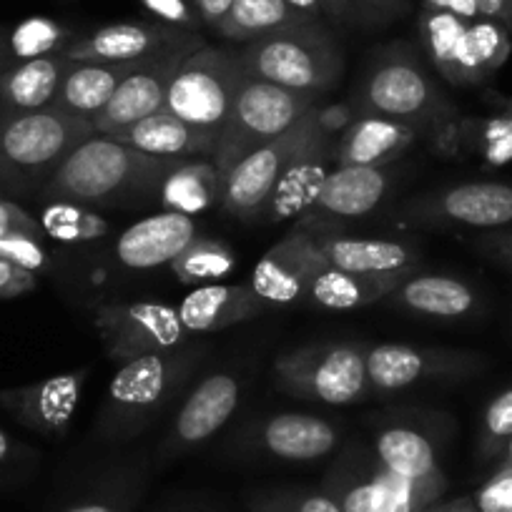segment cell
Masks as SVG:
<instances>
[{"label":"cell","mask_w":512,"mask_h":512,"mask_svg":"<svg viewBox=\"0 0 512 512\" xmlns=\"http://www.w3.org/2000/svg\"><path fill=\"white\" fill-rule=\"evenodd\" d=\"M344 121H352L347 108L314 106L307 134L289 159L287 169H284L282 179H279L277 189H274L272 199L264 209V221L277 224V221L302 214L304 209H312L319 186L329 174L327 161L334 159L332 136L337 134V126Z\"/></svg>","instance_id":"cell-10"},{"label":"cell","mask_w":512,"mask_h":512,"mask_svg":"<svg viewBox=\"0 0 512 512\" xmlns=\"http://www.w3.org/2000/svg\"><path fill=\"white\" fill-rule=\"evenodd\" d=\"M384 302L422 317L462 319L477 309V294L470 284L457 277L412 272Z\"/></svg>","instance_id":"cell-25"},{"label":"cell","mask_w":512,"mask_h":512,"mask_svg":"<svg viewBox=\"0 0 512 512\" xmlns=\"http://www.w3.org/2000/svg\"><path fill=\"white\" fill-rule=\"evenodd\" d=\"M502 465H510L512 467V437L510 442L505 445V460H502Z\"/></svg>","instance_id":"cell-59"},{"label":"cell","mask_w":512,"mask_h":512,"mask_svg":"<svg viewBox=\"0 0 512 512\" xmlns=\"http://www.w3.org/2000/svg\"><path fill=\"white\" fill-rule=\"evenodd\" d=\"M359 116H382L417 123L440 118L447 101L435 78L405 43L379 48L364 71L357 91Z\"/></svg>","instance_id":"cell-5"},{"label":"cell","mask_w":512,"mask_h":512,"mask_svg":"<svg viewBox=\"0 0 512 512\" xmlns=\"http://www.w3.org/2000/svg\"><path fill=\"white\" fill-rule=\"evenodd\" d=\"M430 512H475V502H472V497H460V500L447 502V505L437 507V510H430Z\"/></svg>","instance_id":"cell-54"},{"label":"cell","mask_w":512,"mask_h":512,"mask_svg":"<svg viewBox=\"0 0 512 512\" xmlns=\"http://www.w3.org/2000/svg\"><path fill=\"white\" fill-rule=\"evenodd\" d=\"M246 76L239 53L204 43L176 71L166 91L164 111L219 136Z\"/></svg>","instance_id":"cell-7"},{"label":"cell","mask_w":512,"mask_h":512,"mask_svg":"<svg viewBox=\"0 0 512 512\" xmlns=\"http://www.w3.org/2000/svg\"><path fill=\"white\" fill-rule=\"evenodd\" d=\"M179 161L184 159H161L131 149L111 136L93 134L58 166L41 196L73 204H121L128 199H144L161 189L164 176Z\"/></svg>","instance_id":"cell-1"},{"label":"cell","mask_w":512,"mask_h":512,"mask_svg":"<svg viewBox=\"0 0 512 512\" xmlns=\"http://www.w3.org/2000/svg\"><path fill=\"white\" fill-rule=\"evenodd\" d=\"M169 267L181 284L204 287L231 277L236 269V256L224 241L199 234Z\"/></svg>","instance_id":"cell-34"},{"label":"cell","mask_w":512,"mask_h":512,"mask_svg":"<svg viewBox=\"0 0 512 512\" xmlns=\"http://www.w3.org/2000/svg\"><path fill=\"white\" fill-rule=\"evenodd\" d=\"M93 134V121L58 106L0 111V189L41 194L58 166Z\"/></svg>","instance_id":"cell-2"},{"label":"cell","mask_w":512,"mask_h":512,"mask_svg":"<svg viewBox=\"0 0 512 512\" xmlns=\"http://www.w3.org/2000/svg\"><path fill=\"white\" fill-rule=\"evenodd\" d=\"M68 66L66 53L11 63L0 78V111L23 113L53 106Z\"/></svg>","instance_id":"cell-27"},{"label":"cell","mask_w":512,"mask_h":512,"mask_svg":"<svg viewBox=\"0 0 512 512\" xmlns=\"http://www.w3.org/2000/svg\"><path fill=\"white\" fill-rule=\"evenodd\" d=\"M512 437V387L500 392L495 400L487 405L485 417H482L480 432V452L485 457H495L497 452L505 450Z\"/></svg>","instance_id":"cell-38"},{"label":"cell","mask_w":512,"mask_h":512,"mask_svg":"<svg viewBox=\"0 0 512 512\" xmlns=\"http://www.w3.org/2000/svg\"><path fill=\"white\" fill-rule=\"evenodd\" d=\"M136 63H83L71 61L66 76H63L61 91H58L53 106L73 113V116L96 121L103 108L108 106L116 88Z\"/></svg>","instance_id":"cell-29"},{"label":"cell","mask_w":512,"mask_h":512,"mask_svg":"<svg viewBox=\"0 0 512 512\" xmlns=\"http://www.w3.org/2000/svg\"><path fill=\"white\" fill-rule=\"evenodd\" d=\"M387 174L374 166H337L327 174L319 186V194L309 209V219L314 216H364L384 199L387 194Z\"/></svg>","instance_id":"cell-24"},{"label":"cell","mask_w":512,"mask_h":512,"mask_svg":"<svg viewBox=\"0 0 512 512\" xmlns=\"http://www.w3.org/2000/svg\"><path fill=\"white\" fill-rule=\"evenodd\" d=\"M201 46H204V41L194 33L184 43H176V46L136 63L121 81V86L116 88V93H113L108 106L101 111V116L93 121L96 134L113 136L123 131V128L134 126L141 118L161 111L166 101V91H169L176 71Z\"/></svg>","instance_id":"cell-11"},{"label":"cell","mask_w":512,"mask_h":512,"mask_svg":"<svg viewBox=\"0 0 512 512\" xmlns=\"http://www.w3.org/2000/svg\"><path fill=\"white\" fill-rule=\"evenodd\" d=\"M141 3L146 11L154 13L161 23H169V26L184 28V31H196L199 26H204L196 8L191 6V0H141Z\"/></svg>","instance_id":"cell-43"},{"label":"cell","mask_w":512,"mask_h":512,"mask_svg":"<svg viewBox=\"0 0 512 512\" xmlns=\"http://www.w3.org/2000/svg\"><path fill=\"white\" fill-rule=\"evenodd\" d=\"M377 460L384 470L410 480H440L442 470L437 462L435 445L430 437L412 427H387L374 440Z\"/></svg>","instance_id":"cell-32"},{"label":"cell","mask_w":512,"mask_h":512,"mask_svg":"<svg viewBox=\"0 0 512 512\" xmlns=\"http://www.w3.org/2000/svg\"><path fill=\"white\" fill-rule=\"evenodd\" d=\"M482 251L490 254L492 259L502 262L505 267L512 269V231H497V234H487L480 241Z\"/></svg>","instance_id":"cell-48"},{"label":"cell","mask_w":512,"mask_h":512,"mask_svg":"<svg viewBox=\"0 0 512 512\" xmlns=\"http://www.w3.org/2000/svg\"><path fill=\"white\" fill-rule=\"evenodd\" d=\"M510 31L490 18H477L467 26V53L477 83L490 78L510 56Z\"/></svg>","instance_id":"cell-37"},{"label":"cell","mask_w":512,"mask_h":512,"mask_svg":"<svg viewBox=\"0 0 512 512\" xmlns=\"http://www.w3.org/2000/svg\"><path fill=\"white\" fill-rule=\"evenodd\" d=\"M410 0H354V21L369 28L384 26L400 16Z\"/></svg>","instance_id":"cell-45"},{"label":"cell","mask_w":512,"mask_h":512,"mask_svg":"<svg viewBox=\"0 0 512 512\" xmlns=\"http://www.w3.org/2000/svg\"><path fill=\"white\" fill-rule=\"evenodd\" d=\"M194 31L169 26V23H111L76 38L66 48L68 61L83 63H139L166 48L184 43Z\"/></svg>","instance_id":"cell-17"},{"label":"cell","mask_w":512,"mask_h":512,"mask_svg":"<svg viewBox=\"0 0 512 512\" xmlns=\"http://www.w3.org/2000/svg\"><path fill=\"white\" fill-rule=\"evenodd\" d=\"M86 377L88 369H73L23 387H8L0 390V407L28 430L61 435L81 405Z\"/></svg>","instance_id":"cell-16"},{"label":"cell","mask_w":512,"mask_h":512,"mask_svg":"<svg viewBox=\"0 0 512 512\" xmlns=\"http://www.w3.org/2000/svg\"><path fill=\"white\" fill-rule=\"evenodd\" d=\"M199 236L191 216L161 211L128 226L116 239L113 254L128 269H156L171 264Z\"/></svg>","instance_id":"cell-18"},{"label":"cell","mask_w":512,"mask_h":512,"mask_svg":"<svg viewBox=\"0 0 512 512\" xmlns=\"http://www.w3.org/2000/svg\"><path fill=\"white\" fill-rule=\"evenodd\" d=\"M417 139L415 123L382 116H357L347 123L342 139L334 144L337 166H374L400 159Z\"/></svg>","instance_id":"cell-20"},{"label":"cell","mask_w":512,"mask_h":512,"mask_svg":"<svg viewBox=\"0 0 512 512\" xmlns=\"http://www.w3.org/2000/svg\"><path fill=\"white\" fill-rule=\"evenodd\" d=\"M467 26L470 21H462L450 13L422 11L420 16L422 46L440 76L455 86H475L477 83L470 66V53H467Z\"/></svg>","instance_id":"cell-30"},{"label":"cell","mask_w":512,"mask_h":512,"mask_svg":"<svg viewBox=\"0 0 512 512\" xmlns=\"http://www.w3.org/2000/svg\"><path fill=\"white\" fill-rule=\"evenodd\" d=\"M482 367L480 354L457 349L410 347V344H377L367 349L369 390L397 392L425 379L462 377Z\"/></svg>","instance_id":"cell-14"},{"label":"cell","mask_w":512,"mask_h":512,"mask_svg":"<svg viewBox=\"0 0 512 512\" xmlns=\"http://www.w3.org/2000/svg\"><path fill=\"white\" fill-rule=\"evenodd\" d=\"M96 332L108 357L121 364L146 354L176 352L189 337L179 309L161 302L101 304L96 309Z\"/></svg>","instance_id":"cell-9"},{"label":"cell","mask_w":512,"mask_h":512,"mask_svg":"<svg viewBox=\"0 0 512 512\" xmlns=\"http://www.w3.org/2000/svg\"><path fill=\"white\" fill-rule=\"evenodd\" d=\"M0 256L13 262L16 267L38 274L48 267V251L43 249L41 236L13 234L0 239Z\"/></svg>","instance_id":"cell-41"},{"label":"cell","mask_w":512,"mask_h":512,"mask_svg":"<svg viewBox=\"0 0 512 512\" xmlns=\"http://www.w3.org/2000/svg\"><path fill=\"white\" fill-rule=\"evenodd\" d=\"M475 512H512V467L502 465L472 497Z\"/></svg>","instance_id":"cell-42"},{"label":"cell","mask_w":512,"mask_h":512,"mask_svg":"<svg viewBox=\"0 0 512 512\" xmlns=\"http://www.w3.org/2000/svg\"><path fill=\"white\" fill-rule=\"evenodd\" d=\"M292 512H344V510L339 507L337 500L314 492V495H304L299 497V500H294Z\"/></svg>","instance_id":"cell-51"},{"label":"cell","mask_w":512,"mask_h":512,"mask_svg":"<svg viewBox=\"0 0 512 512\" xmlns=\"http://www.w3.org/2000/svg\"><path fill=\"white\" fill-rule=\"evenodd\" d=\"M239 397V379L231 374L216 372L201 379L176 415L171 442L176 447H194L206 442L229 422V417L239 407Z\"/></svg>","instance_id":"cell-19"},{"label":"cell","mask_w":512,"mask_h":512,"mask_svg":"<svg viewBox=\"0 0 512 512\" xmlns=\"http://www.w3.org/2000/svg\"><path fill=\"white\" fill-rule=\"evenodd\" d=\"M239 58L251 78L319 98L337 86L344 71L342 48L322 23L284 28L244 43Z\"/></svg>","instance_id":"cell-3"},{"label":"cell","mask_w":512,"mask_h":512,"mask_svg":"<svg viewBox=\"0 0 512 512\" xmlns=\"http://www.w3.org/2000/svg\"><path fill=\"white\" fill-rule=\"evenodd\" d=\"M417 272V269H412ZM412 272L397 274H352L342 269L324 267L317 277L309 282L307 299L309 304L322 309H334V312H347V309L367 307V304L384 302L397 289L402 279L410 277Z\"/></svg>","instance_id":"cell-28"},{"label":"cell","mask_w":512,"mask_h":512,"mask_svg":"<svg viewBox=\"0 0 512 512\" xmlns=\"http://www.w3.org/2000/svg\"><path fill=\"white\" fill-rule=\"evenodd\" d=\"M66 512H116L111 505H103V502H83V505L71 507Z\"/></svg>","instance_id":"cell-55"},{"label":"cell","mask_w":512,"mask_h":512,"mask_svg":"<svg viewBox=\"0 0 512 512\" xmlns=\"http://www.w3.org/2000/svg\"><path fill=\"white\" fill-rule=\"evenodd\" d=\"M259 442L269 455L289 462H309L327 457L339 445L337 427L329 420L304 412L272 415L259 427Z\"/></svg>","instance_id":"cell-23"},{"label":"cell","mask_w":512,"mask_h":512,"mask_svg":"<svg viewBox=\"0 0 512 512\" xmlns=\"http://www.w3.org/2000/svg\"><path fill=\"white\" fill-rule=\"evenodd\" d=\"M339 507L344 512H400V507H397L395 497H392V492L384 485L379 470L369 480L349 487L342 495V500H339Z\"/></svg>","instance_id":"cell-39"},{"label":"cell","mask_w":512,"mask_h":512,"mask_svg":"<svg viewBox=\"0 0 512 512\" xmlns=\"http://www.w3.org/2000/svg\"><path fill=\"white\" fill-rule=\"evenodd\" d=\"M317 101L319 96L314 93L292 91L277 83L246 76L211 159L226 176L251 151L287 134L304 113L317 106Z\"/></svg>","instance_id":"cell-4"},{"label":"cell","mask_w":512,"mask_h":512,"mask_svg":"<svg viewBox=\"0 0 512 512\" xmlns=\"http://www.w3.org/2000/svg\"><path fill=\"white\" fill-rule=\"evenodd\" d=\"M327 267L352 274L412 272L420 264L417 251L390 239H357V236H319Z\"/></svg>","instance_id":"cell-26"},{"label":"cell","mask_w":512,"mask_h":512,"mask_svg":"<svg viewBox=\"0 0 512 512\" xmlns=\"http://www.w3.org/2000/svg\"><path fill=\"white\" fill-rule=\"evenodd\" d=\"M11 452H13V442L6 432L0 430V465H6L11 460Z\"/></svg>","instance_id":"cell-56"},{"label":"cell","mask_w":512,"mask_h":512,"mask_svg":"<svg viewBox=\"0 0 512 512\" xmlns=\"http://www.w3.org/2000/svg\"><path fill=\"white\" fill-rule=\"evenodd\" d=\"M191 6L196 8L204 26L216 28L221 23V18L229 13V8L234 6V0H191Z\"/></svg>","instance_id":"cell-49"},{"label":"cell","mask_w":512,"mask_h":512,"mask_svg":"<svg viewBox=\"0 0 512 512\" xmlns=\"http://www.w3.org/2000/svg\"><path fill=\"white\" fill-rule=\"evenodd\" d=\"M475 128L477 149L482 151L487 164L505 166L507 161H512V116L500 113L490 121L477 123Z\"/></svg>","instance_id":"cell-40"},{"label":"cell","mask_w":512,"mask_h":512,"mask_svg":"<svg viewBox=\"0 0 512 512\" xmlns=\"http://www.w3.org/2000/svg\"><path fill=\"white\" fill-rule=\"evenodd\" d=\"M73 41H76V36L71 33V28H66L56 18H26L6 36L8 66L11 63L33 61V58L53 56V53H63Z\"/></svg>","instance_id":"cell-35"},{"label":"cell","mask_w":512,"mask_h":512,"mask_svg":"<svg viewBox=\"0 0 512 512\" xmlns=\"http://www.w3.org/2000/svg\"><path fill=\"white\" fill-rule=\"evenodd\" d=\"M312 111L304 113V116L289 128L287 134H282L279 139L269 141V144L259 146V149L251 151L249 156H244V159L226 174L221 206H224L231 216H236V219L241 221L262 219L264 209H267L269 199H272L274 189H277L289 159H292L294 151L302 144L304 134H307Z\"/></svg>","instance_id":"cell-12"},{"label":"cell","mask_w":512,"mask_h":512,"mask_svg":"<svg viewBox=\"0 0 512 512\" xmlns=\"http://www.w3.org/2000/svg\"><path fill=\"white\" fill-rule=\"evenodd\" d=\"M492 103H495L502 113L512 116V98H492Z\"/></svg>","instance_id":"cell-58"},{"label":"cell","mask_w":512,"mask_h":512,"mask_svg":"<svg viewBox=\"0 0 512 512\" xmlns=\"http://www.w3.org/2000/svg\"><path fill=\"white\" fill-rule=\"evenodd\" d=\"M324 16H329L337 23L354 21V0H319Z\"/></svg>","instance_id":"cell-52"},{"label":"cell","mask_w":512,"mask_h":512,"mask_svg":"<svg viewBox=\"0 0 512 512\" xmlns=\"http://www.w3.org/2000/svg\"><path fill=\"white\" fill-rule=\"evenodd\" d=\"M284 390L327 405H352L369 392L367 349L362 344H312L274 364Z\"/></svg>","instance_id":"cell-8"},{"label":"cell","mask_w":512,"mask_h":512,"mask_svg":"<svg viewBox=\"0 0 512 512\" xmlns=\"http://www.w3.org/2000/svg\"><path fill=\"white\" fill-rule=\"evenodd\" d=\"M111 139L136 151H144V154L161 156V159H211L219 136L191 126L161 108V111L136 121L134 126L113 134Z\"/></svg>","instance_id":"cell-21"},{"label":"cell","mask_w":512,"mask_h":512,"mask_svg":"<svg viewBox=\"0 0 512 512\" xmlns=\"http://www.w3.org/2000/svg\"><path fill=\"white\" fill-rule=\"evenodd\" d=\"M13 234H31V236H46L43 234L41 224H38L36 216L28 214L21 204L0 196V239Z\"/></svg>","instance_id":"cell-44"},{"label":"cell","mask_w":512,"mask_h":512,"mask_svg":"<svg viewBox=\"0 0 512 512\" xmlns=\"http://www.w3.org/2000/svg\"><path fill=\"white\" fill-rule=\"evenodd\" d=\"M294 13L304 18V21H312V23H322V3L319 0H284Z\"/></svg>","instance_id":"cell-53"},{"label":"cell","mask_w":512,"mask_h":512,"mask_svg":"<svg viewBox=\"0 0 512 512\" xmlns=\"http://www.w3.org/2000/svg\"><path fill=\"white\" fill-rule=\"evenodd\" d=\"M482 18L502 23L512 33V0H477Z\"/></svg>","instance_id":"cell-50"},{"label":"cell","mask_w":512,"mask_h":512,"mask_svg":"<svg viewBox=\"0 0 512 512\" xmlns=\"http://www.w3.org/2000/svg\"><path fill=\"white\" fill-rule=\"evenodd\" d=\"M8 68V53H6V38L0 36V78H3V73H6Z\"/></svg>","instance_id":"cell-57"},{"label":"cell","mask_w":512,"mask_h":512,"mask_svg":"<svg viewBox=\"0 0 512 512\" xmlns=\"http://www.w3.org/2000/svg\"><path fill=\"white\" fill-rule=\"evenodd\" d=\"M327 267L317 231L299 226L259 259L249 287L264 304H292L304 299L309 282Z\"/></svg>","instance_id":"cell-13"},{"label":"cell","mask_w":512,"mask_h":512,"mask_svg":"<svg viewBox=\"0 0 512 512\" xmlns=\"http://www.w3.org/2000/svg\"><path fill=\"white\" fill-rule=\"evenodd\" d=\"M184 354L161 352L128 359L113 374L98 430L108 440H128L151 425L184 377Z\"/></svg>","instance_id":"cell-6"},{"label":"cell","mask_w":512,"mask_h":512,"mask_svg":"<svg viewBox=\"0 0 512 512\" xmlns=\"http://www.w3.org/2000/svg\"><path fill=\"white\" fill-rule=\"evenodd\" d=\"M407 214L427 224L500 229L512 224V184H500V181L457 184L415 201L407 206Z\"/></svg>","instance_id":"cell-15"},{"label":"cell","mask_w":512,"mask_h":512,"mask_svg":"<svg viewBox=\"0 0 512 512\" xmlns=\"http://www.w3.org/2000/svg\"><path fill=\"white\" fill-rule=\"evenodd\" d=\"M224 171L214 159H184L161 181V204L166 211L194 216L221 204L224 196Z\"/></svg>","instance_id":"cell-31"},{"label":"cell","mask_w":512,"mask_h":512,"mask_svg":"<svg viewBox=\"0 0 512 512\" xmlns=\"http://www.w3.org/2000/svg\"><path fill=\"white\" fill-rule=\"evenodd\" d=\"M38 224H41L43 234L61 244H88V241L103 239L111 231L103 216L93 214L83 204H73V201H51L43 209Z\"/></svg>","instance_id":"cell-36"},{"label":"cell","mask_w":512,"mask_h":512,"mask_svg":"<svg viewBox=\"0 0 512 512\" xmlns=\"http://www.w3.org/2000/svg\"><path fill=\"white\" fill-rule=\"evenodd\" d=\"M38 287V274L16 267L0 256V299H18Z\"/></svg>","instance_id":"cell-46"},{"label":"cell","mask_w":512,"mask_h":512,"mask_svg":"<svg viewBox=\"0 0 512 512\" xmlns=\"http://www.w3.org/2000/svg\"><path fill=\"white\" fill-rule=\"evenodd\" d=\"M267 304L256 297L249 284H204L179 304V317L186 332H219L234 324L249 322Z\"/></svg>","instance_id":"cell-22"},{"label":"cell","mask_w":512,"mask_h":512,"mask_svg":"<svg viewBox=\"0 0 512 512\" xmlns=\"http://www.w3.org/2000/svg\"><path fill=\"white\" fill-rule=\"evenodd\" d=\"M304 23L312 21H304L284 0H234V6L221 18L214 31L224 36L226 41L251 43L256 38L269 36V33L304 26Z\"/></svg>","instance_id":"cell-33"},{"label":"cell","mask_w":512,"mask_h":512,"mask_svg":"<svg viewBox=\"0 0 512 512\" xmlns=\"http://www.w3.org/2000/svg\"><path fill=\"white\" fill-rule=\"evenodd\" d=\"M425 8L422 11H437V13H450V16L462 18V21H477L480 16V8H477V0H422Z\"/></svg>","instance_id":"cell-47"}]
</instances>
